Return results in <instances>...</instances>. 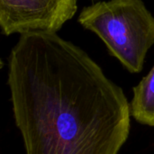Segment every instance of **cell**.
<instances>
[{
    "label": "cell",
    "instance_id": "obj_1",
    "mask_svg": "<svg viewBox=\"0 0 154 154\" xmlns=\"http://www.w3.org/2000/svg\"><path fill=\"white\" fill-rule=\"evenodd\" d=\"M7 85L26 154H118L131 131L121 87L58 33L20 36Z\"/></svg>",
    "mask_w": 154,
    "mask_h": 154
},
{
    "label": "cell",
    "instance_id": "obj_2",
    "mask_svg": "<svg viewBox=\"0 0 154 154\" xmlns=\"http://www.w3.org/2000/svg\"><path fill=\"white\" fill-rule=\"evenodd\" d=\"M78 21L96 33L129 72L143 70L154 44V16L143 0L97 1L85 6Z\"/></svg>",
    "mask_w": 154,
    "mask_h": 154
},
{
    "label": "cell",
    "instance_id": "obj_3",
    "mask_svg": "<svg viewBox=\"0 0 154 154\" xmlns=\"http://www.w3.org/2000/svg\"><path fill=\"white\" fill-rule=\"evenodd\" d=\"M77 11V0H0L1 32L58 33Z\"/></svg>",
    "mask_w": 154,
    "mask_h": 154
},
{
    "label": "cell",
    "instance_id": "obj_4",
    "mask_svg": "<svg viewBox=\"0 0 154 154\" xmlns=\"http://www.w3.org/2000/svg\"><path fill=\"white\" fill-rule=\"evenodd\" d=\"M133 91L130 103L132 116L141 125L154 127V65Z\"/></svg>",
    "mask_w": 154,
    "mask_h": 154
}]
</instances>
